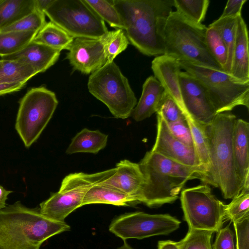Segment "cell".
<instances>
[{
    "instance_id": "1",
    "label": "cell",
    "mask_w": 249,
    "mask_h": 249,
    "mask_svg": "<svg viewBox=\"0 0 249 249\" xmlns=\"http://www.w3.org/2000/svg\"><path fill=\"white\" fill-rule=\"evenodd\" d=\"M138 164L143 177L140 203L150 208L175 202L188 180L197 178L203 182L206 177L201 167L182 165L152 150Z\"/></svg>"
},
{
    "instance_id": "2",
    "label": "cell",
    "mask_w": 249,
    "mask_h": 249,
    "mask_svg": "<svg viewBox=\"0 0 249 249\" xmlns=\"http://www.w3.org/2000/svg\"><path fill=\"white\" fill-rule=\"evenodd\" d=\"M130 43L142 54H164L159 26L173 11V0H113Z\"/></svg>"
},
{
    "instance_id": "3",
    "label": "cell",
    "mask_w": 249,
    "mask_h": 249,
    "mask_svg": "<svg viewBox=\"0 0 249 249\" xmlns=\"http://www.w3.org/2000/svg\"><path fill=\"white\" fill-rule=\"evenodd\" d=\"M70 229L65 222L42 215L39 208L17 201L0 210V249H40L47 239Z\"/></svg>"
},
{
    "instance_id": "4",
    "label": "cell",
    "mask_w": 249,
    "mask_h": 249,
    "mask_svg": "<svg viewBox=\"0 0 249 249\" xmlns=\"http://www.w3.org/2000/svg\"><path fill=\"white\" fill-rule=\"evenodd\" d=\"M236 119L233 114L223 112L204 125L211 164L204 183L219 188L225 199H232L242 188L235 171L232 145Z\"/></svg>"
},
{
    "instance_id": "5",
    "label": "cell",
    "mask_w": 249,
    "mask_h": 249,
    "mask_svg": "<svg viewBox=\"0 0 249 249\" xmlns=\"http://www.w3.org/2000/svg\"><path fill=\"white\" fill-rule=\"evenodd\" d=\"M207 27L195 24L176 11L161 21L159 30L164 54L218 70L221 67L210 52L206 41Z\"/></svg>"
},
{
    "instance_id": "6",
    "label": "cell",
    "mask_w": 249,
    "mask_h": 249,
    "mask_svg": "<svg viewBox=\"0 0 249 249\" xmlns=\"http://www.w3.org/2000/svg\"><path fill=\"white\" fill-rule=\"evenodd\" d=\"M182 70L205 88L216 114L229 112L236 107H249V82L242 83L222 71L178 60Z\"/></svg>"
},
{
    "instance_id": "7",
    "label": "cell",
    "mask_w": 249,
    "mask_h": 249,
    "mask_svg": "<svg viewBox=\"0 0 249 249\" xmlns=\"http://www.w3.org/2000/svg\"><path fill=\"white\" fill-rule=\"evenodd\" d=\"M88 88L117 119H125L130 116L137 103L127 78L114 61L106 63L90 74Z\"/></svg>"
},
{
    "instance_id": "8",
    "label": "cell",
    "mask_w": 249,
    "mask_h": 249,
    "mask_svg": "<svg viewBox=\"0 0 249 249\" xmlns=\"http://www.w3.org/2000/svg\"><path fill=\"white\" fill-rule=\"evenodd\" d=\"M58 103L55 93L44 86L31 88L21 99L15 128L26 147L39 138Z\"/></svg>"
},
{
    "instance_id": "9",
    "label": "cell",
    "mask_w": 249,
    "mask_h": 249,
    "mask_svg": "<svg viewBox=\"0 0 249 249\" xmlns=\"http://www.w3.org/2000/svg\"><path fill=\"white\" fill-rule=\"evenodd\" d=\"M44 14L73 38H100L108 32L105 22L84 0H54Z\"/></svg>"
},
{
    "instance_id": "10",
    "label": "cell",
    "mask_w": 249,
    "mask_h": 249,
    "mask_svg": "<svg viewBox=\"0 0 249 249\" xmlns=\"http://www.w3.org/2000/svg\"><path fill=\"white\" fill-rule=\"evenodd\" d=\"M112 169L94 174L78 172L66 176L59 191L39 205L40 213L54 221L64 222L73 211L82 207L84 197L89 188L104 181Z\"/></svg>"
},
{
    "instance_id": "11",
    "label": "cell",
    "mask_w": 249,
    "mask_h": 249,
    "mask_svg": "<svg viewBox=\"0 0 249 249\" xmlns=\"http://www.w3.org/2000/svg\"><path fill=\"white\" fill-rule=\"evenodd\" d=\"M183 218L189 230L218 231L226 220L225 206L208 184L184 189L180 193Z\"/></svg>"
},
{
    "instance_id": "12",
    "label": "cell",
    "mask_w": 249,
    "mask_h": 249,
    "mask_svg": "<svg viewBox=\"0 0 249 249\" xmlns=\"http://www.w3.org/2000/svg\"><path fill=\"white\" fill-rule=\"evenodd\" d=\"M181 222L168 214H149L142 212L126 213L114 218L110 232L124 241L167 235L179 228Z\"/></svg>"
},
{
    "instance_id": "13",
    "label": "cell",
    "mask_w": 249,
    "mask_h": 249,
    "mask_svg": "<svg viewBox=\"0 0 249 249\" xmlns=\"http://www.w3.org/2000/svg\"><path fill=\"white\" fill-rule=\"evenodd\" d=\"M178 78L182 99L188 114L201 124H209L216 114L205 88L185 71H181Z\"/></svg>"
},
{
    "instance_id": "14",
    "label": "cell",
    "mask_w": 249,
    "mask_h": 249,
    "mask_svg": "<svg viewBox=\"0 0 249 249\" xmlns=\"http://www.w3.org/2000/svg\"><path fill=\"white\" fill-rule=\"evenodd\" d=\"M151 150L182 165L203 168L195 148L185 144L177 139L170 131L166 122L159 114H157L156 138Z\"/></svg>"
},
{
    "instance_id": "15",
    "label": "cell",
    "mask_w": 249,
    "mask_h": 249,
    "mask_svg": "<svg viewBox=\"0 0 249 249\" xmlns=\"http://www.w3.org/2000/svg\"><path fill=\"white\" fill-rule=\"evenodd\" d=\"M68 50L66 58L73 70L85 74H91L107 63L101 38H74Z\"/></svg>"
},
{
    "instance_id": "16",
    "label": "cell",
    "mask_w": 249,
    "mask_h": 249,
    "mask_svg": "<svg viewBox=\"0 0 249 249\" xmlns=\"http://www.w3.org/2000/svg\"><path fill=\"white\" fill-rule=\"evenodd\" d=\"M100 183L116 189L141 203L143 177L138 163L127 160H121L112 173Z\"/></svg>"
},
{
    "instance_id": "17",
    "label": "cell",
    "mask_w": 249,
    "mask_h": 249,
    "mask_svg": "<svg viewBox=\"0 0 249 249\" xmlns=\"http://www.w3.org/2000/svg\"><path fill=\"white\" fill-rule=\"evenodd\" d=\"M151 68L154 76L161 83L165 91L177 103L186 117H191L184 106L178 75L182 70L176 58L163 54L155 57Z\"/></svg>"
},
{
    "instance_id": "18",
    "label": "cell",
    "mask_w": 249,
    "mask_h": 249,
    "mask_svg": "<svg viewBox=\"0 0 249 249\" xmlns=\"http://www.w3.org/2000/svg\"><path fill=\"white\" fill-rule=\"evenodd\" d=\"M60 52L59 50L33 40L19 52L0 58L1 60H17L29 64L39 73L53 65Z\"/></svg>"
},
{
    "instance_id": "19",
    "label": "cell",
    "mask_w": 249,
    "mask_h": 249,
    "mask_svg": "<svg viewBox=\"0 0 249 249\" xmlns=\"http://www.w3.org/2000/svg\"><path fill=\"white\" fill-rule=\"evenodd\" d=\"M249 124L237 119L232 136V150L234 166L242 187L249 183Z\"/></svg>"
},
{
    "instance_id": "20",
    "label": "cell",
    "mask_w": 249,
    "mask_h": 249,
    "mask_svg": "<svg viewBox=\"0 0 249 249\" xmlns=\"http://www.w3.org/2000/svg\"><path fill=\"white\" fill-rule=\"evenodd\" d=\"M249 36L242 15L238 18L236 37L230 74L242 83L249 82Z\"/></svg>"
},
{
    "instance_id": "21",
    "label": "cell",
    "mask_w": 249,
    "mask_h": 249,
    "mask_svg": "<svg viewBox=\"0 0 249 249\" xmlns=\"http://www.w3.org/2000/svg\"><path fill=\"white\" fill-rule=\"evenodd\" d=\"M165 93L164 88L154 76L147 78L142 86L141 97L132 112V118L140 122L156 112Z\"/></svg>"
},
{
    "instance_id": "22",
    "label": "cell",
    "mask_w": 249,
    "mask_h": 249,
    "mask_svg": "<svg viewBox=\"0 0 249 249\" xmlns=\"http://www.w3.org/2000/svg\"><path fill=\"white\" fill-rule=\"evenodd\" d=\"M92 204H107L118 206H132L138 204L130 196L116 189L100 183L91 186L86 192L82 206Z\"/></svg>"
},
{
    "instance_id": "23",
    "label": "cell",
    "mask_w": 249,
    "mask_h": 249,
    "mask_svg": "<svg viewBox=\"0 0 249 249\" xmlns=\"http://www.w3.org/2000/svg\"><path fill=\"white\" fill-rule=\"evenodd\" d=\"M108 135L98 130L83 128L71 139L66 153L68 155L78 153L97 154L107 144Z\"/></svg>"
},
{
    "instance_id": "24",
    "label": "cell",
    "mask_w": 249,
    "mask_h": 249,
    "mask_svg": "<svg viewBox=\"0 0 249 249\" xmlns=\"http://www.w3.org/2000/svg\"><path fill=\"white\" fill-rule=\"evenodd\" d=\"M38 74L29 64L17 60H0V84L26 82Z\"/></svg>"
},
{
    "instance_id": "25",
    "label": "cell",
    "mask_w": 249,
    "mask_h": 249,
    "mask_svg": "<svg viewBox=\"0 0 249 249\" xmlns=\"http://www.w3.org/2000/svg\"><path fill=\"white\" fill-rule=\"evenodd\" d=\"M74 38L50 21L45 23L33 41L61 51L63 50H68Z\"/></svg>"
},
{
    "instance_id": "26",
    "label": "cell",
    "mask_w": 249,
    "mask_h": 249,
    "mask_svg": "<svg viewBox=\"0 0 249 249\" xmlns=\"http://www.w3.org/2000/svg\"><path fill=\"white\" fill-rule=\"evenodd\" d=\"M35 9L34 0H1L0 31Z\"/></svg>"
},
{
    "instance_id": "27",
    "label": "cell",
    "mask_w": 249,
    "mask_h": 249,
    "mask_svg": "<svg viewBox=\"0 0 249 249\" xmlns=\"http://www.w3.org/2000/svg\"><path fill=\"white\" fill-rule=\"evenodd\" d=\"M35 32H0V56L16 53L32 42Z\"/></svg>"
},
{
    "instance_id": "28",
    "label": "cell",
    "mask_w": 249,
    "mask_h": 249,
    "mask_svg": "<svg viewBox=\"0 0 249 249\" xmlns=\"http://www.w3.org/2000/svg\"><path fill=\"white\" fill-rule=\"evenodd\" d=\"M186 119L191 130L195 149L201 166L206 171V177L211 164L208 144L204 125L198 123L191 117H186Z\"/></svg>"
},
{
    "instance_id": "29",
    "label": "cell",
    "mask_w": 249,
    "mask_h": 249,
    "mask_svg": "<svg viewBox=\"0 0 249 249\" xmlns=\"http://www.w3.org/2000/svg\"><path fill=\"white\" fill-rule=\"evenodd\" d=\"M209 3V0H173V6L176 8V12L196 25L202 24Z\"/></svg>"
},
{
    "instance_id": "30",
    "label": "cell",
    "mask_w": 249,
    "mask_h": 249,
    "mask_svg": "<svg viewBox=\"0 0 249 249\" xmlns=\"http://www.w3.org/2000/svg\"><path fill=\"white\" fill-rule=\"evenodd\" d=\"M239 17L219 18L209 25V26L214 27L217 30L227 48L228 59L225 71L228 73H230L231 69L237 20Z\"/></svg>"
},
{
    "instance_id": "31",
    "label": "cell",
    "mask_w": 249,
    "mask_h": 249,
    "mask_svg": "<svg viewBox=\"0 0 249 249\" xmlns=\"http://www.w3.org/2000/svg\"><path fill=\"white\" fill-rule=\"evenodd\" d=\"M101 39L107 59L106 63L113 62L129 44L124 30L121 29L108 31Z\"/></svg>"
},
{
    "instance_id": "32",
    "label": "cell",
    "mask_w": 249,
    "mask_h": 249,
    "mask_svg": "<svg viewBox=\"0 0 249 249\" xmlns=\"http://www.w3.org/2000/svg\"><path fill=\"white\" fill-rule=\"evenodd\" d=\"M226 220L240 221L249 216V186H243L239 193L225 206Z\"/></svg>"
},
{
    "instance_id": "33",
    "label": "cell",
    "mask_w": 249,
    "mask_h": 249,
    "mask_svg": "<svg viewBox=\"0 0 249 249\" xmlns=\"http://www.w3.org/2000/svg\"><path fill=\"white\" fill-rule=\"evenodd\" d=\"M94 12L110 26L124 30L121 18L115 7L113 0H84Z\"/></svg>"
},
{
    "instance_id": "34",
    "label": "cell",
    "mask_w": 249,
    "mask_h": 249,
    "mask_svg": "<svg viewBox=\"0 0 249 249\" xmlns=\"http://www.w3.org/2000/svg\"><path fill=\"white\" fill-rule=\"evenodd\" d=\"M206 41L213 57L225 71L228 59V50L219 32L214 27L209 25L207 27Z\"/></svg>"
},
{
    "instance_id": "35",
    "label": "cell",
    "mask_w": 249,
    "mask_h": 249,
    "mask_svg": "<svg viewBox=\"0 0 249 249\" xmlns=\"http://www.w3.org/2000/svg\"><path fill=\"white\" fill-rule=\"evenodd\" d=\"M46 23L45 15L36 8L0 32H35L38 33Z\"/></svg>"
},
{
    "instance_id": "36",
    "label": "cell",
    "mask_w": 249,
    "mask_h": 249,
    "mask_svg": "<svg viewBox=\"0 0 249 249\" xmlns=\"http://www.w3.org/2000/svg\"><path fill=\"white\" fill-rule=\"evenodd\" d=\"M206 231L189 230L185 236L178 242L180 249H213L212 235Z\"/></svg>"
},
{
    "instance_id": "37",
    "label": "cell",
    "mask_w": 249,
    "mask_h": 249,
    "mask_svg": "<svg viewBox=\"0 0 249 249\" xmlns=\"http://www.w3.org/2000/svg\"><path fill=\"white\" fill-rule=\"evenodd\" d=\"M166 123H171L186 118L175 101L165 92L157 110Z\"/></svg>"
},
{
    "instance_id": "38",
    "label": "cell",
    "mask_w": 249,
    "mask_h": 249,
    "mask_svg": "<svg viewBox=\"0 0 249 249\" xmlns=\"http://www.w3.org/2000/svg\"><path fill=\"white\" fill-rule=\"evenodd\" d=\"M166 124L172 134L177 139L185 144L194 147L192 134L186 118Z\"/></svg>"
},
{
    "instance_id": "39",
    "label": "cell",
    "mask_w": 249,
    "mask_h": 249,
    "mask_svg": "<svg viewBox=\"0 0 249 249\" xmlns=\"http://www.w3.org/2000/svg\"><path fill=\"white\" fill-rule=\"evenodd\" d=\"M236 249H249V216L233 223Z\"/></svg>"
},
{
    "instance_id": "40",
    "label": "cell",
    "mask_w": 249,
    "mask_h": 249,
    "mask_svg": "<svg viewBox=\"0 0 249 249\" xmlns=\"http://www.w3.org/2000/svg\"><path fill=\"white\" fill-rule=\"evenodd\" d=\"M231 223L216 232L213 249H235L234 234L230 226Z\"/></svg>"
},
{
    "instance_id": "41",
    "label": "cell",
    "mask_w": 249,
    "mask_h": 249,
    "mask_svg": "<svg viewBox=\"0 0 249 249\" xmlns=\"http://www.w3.org/2000/svg\"><path fill=\"white\" fill-rule=\"evenodd\" d=\"M247 0H229L219 18L237 17L241 15L243 5Z\"/></svg>"
},
{
    "instance_id": "42",
    "label": "cell",
    "mask_w": 249,
    "mask_h": 249,
    "mask_svg": "<svg viewBox=\"0 0 249 249\" xmlns=\"http://www.w3.org/2000/svg\"><path fill=\"white\" fill-rule=\"evenodd\" d=\"M25 83H12L0 84V96L20 90Z\"/></svg>"
},
{
    "instance_id": "43",
    "label": "cell",
    "mask_w": 249,
    "mask_h": 249,
    "mask_svg": "<svg viewBox=\"0 0 249 249\" xmlns=\"http://www.w3.org/2000/svg\"><path fill=\"white\" fill-rule=\"evenodd\" d=\"M157 249H180L178 242L172 240L159 241Z\"/></svg>"
},
{
    "instance_id": "44",
    "label": "cell",
    "mask_w": 249,
    "mask_h": 249,
    "mask_svg": "<svg viewBox=\"0 0 249 249\" xmlns=\"http://www.w3.org/2000/svg\"><path fill=\"white\" fill-rule=\"evenodd\" d=\"M54 0H34L35 7L38 10L44 12L51 5Z\"/></svg>"
},
{
    "instance_id": "45",
    "label": "cell",
    "mask_w": 249,
    "mask_h": 249,
    "mask_svg": "<svg viewBox=\"0 0 249 249\" xmlns=\"http://www.w3.org/2000/svg\"><path fill=\"white\" fill-rule=\"evenodd\" d=\"M11 193L12 192L6 190L0 185V210L6 207V201Z\"/></svg>"
},
{
    "instance_id": "46",
    "label": "cell",
    "mask_w": 249,
    "mask_h": 249,
    "mask_svg": "<svg viewBox=\"0 0 249 249\" xmlns=\"http://www.w3.org/2000/svg\"><path fill=\"white\" fill-rule=\"evenodd\" d=\"M117 249H135L131 247L130 245H129L125 241H124L123 244L118 248Z\"/></svg>"
},
{
    "instance_id": "47",
    "label": "cell",
    "mask_w": 249,
    "mask_h": 249,
    "mask_svg": "<svg viewBox=\"0 0 249 249\" xmlns=\"http://www.w3.org/2000/svg\"><path fill=\"white\" fill-rule=\"evenodd\" d=\"M1 0H0V2Z\"/></svg>"
}]
</instances>
